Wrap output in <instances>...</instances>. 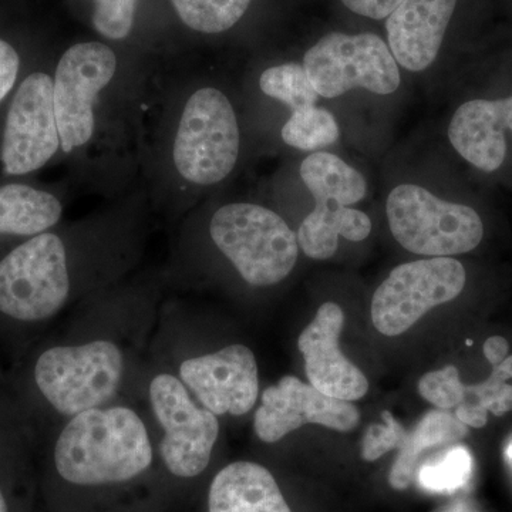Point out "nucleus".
<instances>
[{
    "label": "nucleus",
    "mask_w": 512,
    "mask_h": 512,
    "mask_svg": "<svg viewBox=\"0 0 512 512\" xmlns=\"http://www.w3.org/2000/svg\"><path fill=\"white\" fill-rule=\"evenodd\" d=\"M512 410V386L511 384H505L504 389L501 390L500 396H498L497 402H495L491 413L495 417L504 416L505 413L511 412Z\"/></svg>",
    "instance_id": "nucleus-31"
},
{
    "label": "nucleus",
    "mask_w": 512,
    "mask_h": 512,
    "mask_svg": "<svg viewBox=\"0 0 512 512\" xmlns=\"http://www.w3.org/2000/svg\"><path fill=\"white\" fill-rule=\"evenodd\" d=\"M457 0H403L387 18V46L397 64L423 72L436 62Z\"/></svg>",
    "instance_id": "nucleus-16"
},
{
    "label": "nucleus",
    "mask_w": 512,
    "mask_h": 512,
    "mask_svg": "<svg viewBox=\"0 0 512 512\" xmlns=\"http://www.w3.org/2000/svg\"><path fill=\"white\" fill-rule=\"evenodd\" d=\"M454 512H456V511H454Z\"/></svg>",
    "instance_id": "nucleus-34"
},
{
    "label": "nucleus",
    "mask_w": 512,
    "mask_h": 512,
    "mask_svg": "<svg viewBox=\"0 0 512 512\" xmlns=\"http://www.w3.org/2000/svg\"><path fill=\"white\" fill-rule=\"evenodd\" d=\"M386 214L394 239L416 255L441 258L466 254L484 237L477 211L441 200L416 184L393 188L387 197Z\"/></svg>",
    "instance_id": "nucleus-4"
},
{
    "label": "nucleus",
    "mask_w": 512,
    "mask_h": 512,
    "mask_svg": "<svg viewBox=\"0 0 512 512\" xmlns=\"http://www.w3.org/2000/svg\"><path fill=\"white\" fill-rule=\"evenodd\" d=\"M116 70V53L103 43H77L64 52L53 79V103L64 153L92 140L94 104Z\"/></svg>",
    "instance_id": "nucleus-10"
},
{
    "label": "nucleus",
    "mask_w": 512,
    "mask_h": 512,
    "mask_svg": "<svg viewBox=\"0 0 512 512\" xmlns=\"http://www.w3.org/2000/svg\"><path fill=\"white\" fill-rule=\"evenodd\" d=\"M262 93L281 101L292 111L315 106L319 99L303 64L285 63L269 67L259 79Z\"/></svg>",
    "instance_id": "nucleus-23"
},
{
    "label": "nucleus",
    "mask_w": 512,
    "mask_h": 512,
    "mask_svg": "<svg viewBox=\"0 0 512 512\" xmlns=\"http://www.w3.org/2000/svg\"><path fill=\"white\" fill-rule=\"evenodd\" d=\"M69 292L66 248L52 232L35 235L0 261V312L10 318H50Z\"/></svg>",
    "instance_id": "nucleus-7"
},
{
    "label": "nucleus",
    "mask_w": 512,
    "mask_h": 512,
    "mask_svg": "<svg viewBox=\"0 0 512 512\" xmlns=\"http://www.w3.org/2000/svg\"><path fill=\"white\" fill-rule=\"evenodd\" d=\"M60 148L53 79L46 73H32L20 83L10 103L3 131V170L25 175L45 167Z\"/></svg>",
    "instance_id": "nucleus-12"
},
{
    "label": "nucleus",
    "mask_w": 512,
    "mask_h": 512,
    "mask_svg": "<svg viewBox=\"0 0 512 512\" xmlns=\"http://www.w3.org/2000/svg\"><path fill=\"white\" fill-rule=\"evenodd\" d=\"M403 0H342L343 5L359 16L369 19H387Z\"/></svg>",
    "instance_id": "nucleus-29"
},
{
    "label": "nucleus",
    "mask_w": 512,
    "mask_h": 512,
    "mask_svg": "<svg viewBox=\"0 0 512 512\" xmlns=\"http://www.w3.org/2000/svg\"><path fill=\"white\" fill-rule=\"evenodd\" d=\"M239 143L237 114L228 97L214 87L197 90L178 124L175 168L192 184L221 183L237 164Z\"/></svg>",
    "instance_id": "nucleus-5"
},
{
    "label": "nucleus",
    "mask_w": 512,
    "mask_h": 512,
    "mask_svg": "<svg viewBox=\"0 0 512 512\" xmlns=\"http://www.w3.org/2000/svg\"><path fill=\"white\" fill-rule=\"evenodd\" d=\"M62 202L25 184L0 187V235L35 237L62 218Z\"/></svg>",
    "instance_id": "nucleus-20"
},
{
    "label": "nucleus",
    "mask_w": 512,
    "mask_h": 512,
    "mask_svg": "<svg viewBox=\"0 0 512 512\" xmlns=\"http://www.w3.org/2000/svg\"><path fill=\"white\" fill-rule=\"evenodd\" d=\"M303 67L325 99H336L357 87L387 96L402 83L399 64L375 33H329L305 53Z\"/></svg>",
    "instance_id": "nucleus-8"
},
{
    "label": "nucleus",
    "mask_w": 512,
    "mask_h": 512,
    "mask_svg": "<svg viewBox=\"0 0 512 512\" xmlns=\"http://www.w3.org/2000/svg\"><path fill=\"white\" fill-rule=\"evenodd\" d=\"M178 18L195 32L222 33L244 18L252 0H171Z\"/></svg>",
    "instance_id": "nucleus-21"
},
{
    "label": "nucleus",
    "mask_w": 512,
    "mask_h": 512,
    "mask_svg": "<svg viewBox=\"0 0 512 512\" xmlns=\"http://www.w3.org/2000/svg\"><path fill=\"white\" fill-rule=\"evenodd\" d=\"M466 281L463 264L450 256L399 265L373 295V325L382 335H402L431 309L456 299Z\"/></svg>",
    "instance_id": "nucleus-9"
},
{
    "label": "nucleus",
    "mask_w": 512,
    "mask_h": 512,
    "mask_svg": "<svg viewBox=\"0 0 512 512\" xmlns=\"http://www.w3.org/2000/svg\"><path fill=\"white\" fill-rule=\"evenodd\" d=\"M0 512H8V505H6L5 497H3L2 491H0Z\"/></svg>",
    "instance_id": "nucleus-32"
},
{
    "label": "nucleus",
    "mask_w": 512,
    "mask_h": 512,
    "mask_svg": "<svg viewBox=\"0 0 512 512\" xmlns=\"http://www.w3.org/2000/svg\"><path fill=\"white\" fill-rule=\"evenodd\" d=\"M124 362L107 340L82 346H57L37 360L35 379L47 402L64 416L99 409L117 392Z\"/></svg>",
    "instance_id": "nucleus-6"
},
{
    "label": "nucleus",
    "mask_w": 512,
    "mask_h": 512,
    "mask_svg": "<svg viewBox=\"0 0 512 512\" xmlns=\"http://www.w3.org/2000/svg\"><path fill=\"white\" fill-rule=\"evenodd\" d=\"M20 69V57L15 47L0 39V101L15 87Z\"/></svg>",
    "instance_id": "nucleus-28"
},
{
    "label": "nucleus",
    "mask_w": 512,
    "mask_h": 512,
    "mask_svg": "<svg viewBox=\"0 0 512 512\" xmlns=\"http://www.w3.org/2000/svg\"><path fill=\"white\" fill-rule=\"evenodd\" d=\"M185 386L215 416H242L259 394L258 365L251 349L231 345L211 355L185 360L180 366Z\"/></svg>",
    "instance_id": "nucleus-14"
},
{
    "label": "nucleus",
    "mask_w": 512,
    "mask_h": 512,
    "mask_svg": "<svg viewBox=\"0 0 512 512\" xmlns=\"http://www.w3.org/2000/svg\"><path fill=\"white\" fill-rule=\"evenodd\" d=\"M359 421V409L352 402L326 396L298 377L285 376L262 393L254 429L264 443H276L305 424H320L348 433L356 429Z\"/></svg>",
    "instance_id": "nucleus-13"
},
{
    "label": "nucleus",
    "mask_w": 512,
    "mask_h": 512,
    "mask_svg": "<svg viewBox=\"0 0 512 512\" xmlns=\"http://www.w3.org/2000/svg\"><path fill=\"white\" fill-rule=\"evenodd\" d=\"M210 512H292L274 476L259 464L238 461L215 476Z\"/></svg>",
    "instance_id": "nucleus-18"
},
{
    "label": "nucleus",
    "mask_w": 512,
    "mask_h": 512,
    "mask_svg": "<svg viewBox=\"0 0 512 512\" xmlns=\"http://www.w3.org/2000/svg\"><path fill=\"white\" fill-rule=\"evenodd\" d=\"M483 350L485 359L491 365L497 366L507 359L510 345H508L507 339L501 338V336H493V338L485 340Z\"/></svg>",
    "instance_id": "nucleus-30"
},
{
    "label": "nucleus",
    "mask_w": 512,
    "mask_h": 512,
    "mask_svg": "<svg viewBox=\"0 0 512 512\" xmlns=\"http://www.w3.org/2000/svg\"><path fill=\"white\" fill-rule=\"evenodd\" d=\"M210 234L249 285L278 284L291 274L298 261L295 232L276 212L261 205H224L212 217Z\"/></svg>",
    "instance_id": "nucleus-3"
},
{
    "label": "nucleus",
    "mask_w": 512,
    "mask_h": 512,
    "mask_svg": "<svg viewBox=\"0 0 512 512\" xmlns=\"http://www.w3.org/2000/svg\"><path fill=\"white\" fill-rule=\"evenodd\" d=\"M507 457H508V460H510L512 463V443L507 448Z\"/></svg>",
    "instance_id": "nucleus-33"
},
{
    "label": "nucleus",
    "mask_w": 512,
    "mask_h": 512,
    "mask_svg": "<svg viewBox=\"0 0 512 512\" xmlns=\"http://www.w3.org/2000/svg\"><path fill=\"white\" fill-rule=\"evenodd\" d=\"M57 471L76 485L123 483L153 463L143 420L127 407L76 414L55 447Z\"/></svg>",
    "instance_id": "nucleus-1"
},
{
    "label": "nucleus",
    "mask_w": 512,
    "mask_h": 512,
    "mask_svg": "<svg viewBox=\"0 0 512 512\" xmlns=\"http://www.w3.org/2000/svg\"><path fill=\"white\" fill-rule=\"evenodd\" d=\"M419 393L437 409L448 412L463 403L466 397V384L461 382L456 366H446L421 377Z\"/></svg>",
    "instance_id": "nucleus-25"
},
{
    "label": "nucleus",
    "mask_w": 512,
    "mask_h": 512,
    "mask_svg": "<svg viewBox=\"0 0 512 512\" xmlns=\"http://www.w3.org/2000/svg\"><path fill=\"white\" fill-rule=\"evenodd\" d=\"M473 471V458L466 447H454L433 463L417 471V480L431 493L450 494L468 483Z\"/></svg>",
    "instance_id": "nucleus-24"
},
{
    "label": "nucleus",
    "mask_w": 512,
    "mask_h": 512,
    "mask_svg": "<svg viewBox=\"0 0 512 512\" xmlns=\"http://www.w3.org/2000/svg\"><path fill=\"white\" fill-rule=\"evenodd\" d=\"M339 136V124L335 116L316 104L292 111L291 117L282 127V140L288 146L302 151L332 146Z\"/></svg>",
    "instance_id": "nucleus-22"
},
{
    "label": "nucleus",
    "mask_w": 512,
    "mask_h": 512,
    "mask_svg": "<svg viewBox=\"0 0 512 512\" xmlns=\"http://www.w3.org/2000/svg\"><path fill=\"white\" fill-rule=\"evenodd\" d=\"M383 424H372L367 429L362 444V458L365 461H376L384 454L400 448L406 441L407 431L402 424L394 419L390 412H383Z\"/></svg>",
    "instance_id": "nucleus-27"
},
{
    "label": "nucleus",
    "mask_w": 512,
    "mask_h": 512,
    "mask_svg": "<svg viewBox=\"0 0 512 512\" xmlns=\"http://www.w3.org/2000/svg\"><path fill=\"white\" fill-rule=\"evenodd\" d=\"M467 436L468 427L457 419L456 414L440 409L427 413L412 433H407L406 441L399 448L389 474L390 485L397 491L406 490L416 478L421 457L426 451L450 446Z\"/></svg>",
    "instance_id": "nucleus-19"
},
{
    "label": "nucleus",
    "mask_w": 512,
    "mask_h": 512,
    "mask_svg": "<svg viewBox=\"0 0 512 512\" xmlns=\"http://www.w3.org/2000/svg\"><path fill=\"white\" fill-rule=\"evenodd\" d=\"M301 178L316 202L298 231V244L306 256L323 261L338 251L339 237L353 242L369 237L372 221L350 207L366 197L362 173L335 154L313 153L302 161Z\"/></svg>",
    "instance_id": "nucleus-2"
},
{
    "label": "nucleus",
    "mask_w": 512,
    "mask_h": 512,
    "mask_svg": "<svg viewBox=\"0 0 512 512\" xmlns=\"http://www.w3.org/2000/svg\"><path fill=\"white\" fill-rule=\"evenodd\" d=\"M153 412L164 429L161 456L171 474L192 478L208 467L220 434L217 416L191 399L187 387L171 375L150 384Z\"/></svg>",
    "instance_id": "nucleus-11"
},
{
    "label": "nucleus",
    "mask_w": 512,
    "mask_h": 512,
    "mask_svg": "<svg viewBox=\"0 0 512 512\" xmlns=\"http://www.w3.org/2000/svg\"><path fill=\"white\" fill-rule=\"evenodd\" d=\"M505 131L512 133V96L461 104L448 126V140L464 160L493 173L507 156Z\"/></svg>",
    "instance_id": "nucleus-17"
},
{
    "label": "nucleus",
    "mask_w": 512,
    "mask_h": 512,
    "mask_svg": "<svg viewBox=\"0 0 512 512\" xmlns=\"http://www.w3.org/2000/svg\"><path fill=\"white\" fill-rule=\"evenodd\" d=\"M345 313L338 303H323L298 340L305 372L313 387L335 399L356 402L369 392L365 373L343 355L339 339Z\"/></svg>",
    "instance_id": "nucleus-15"
},
{
    "label": "nucleus",
    "mask_w": 512,
    "mask_h": 512,
    "mask_svg": "<svg viewBox=\"0 0 512 512\" xmlns=\"http://www.w3.org/2000/svg\"><path fill=\"white\" fill-rule=\"evenodd\" d=\"M136 5L137 0H94V28L107 39H126L133 29Z\"/></svg>",
    "instance_id": "nucleus-26"
}]
</instances>
